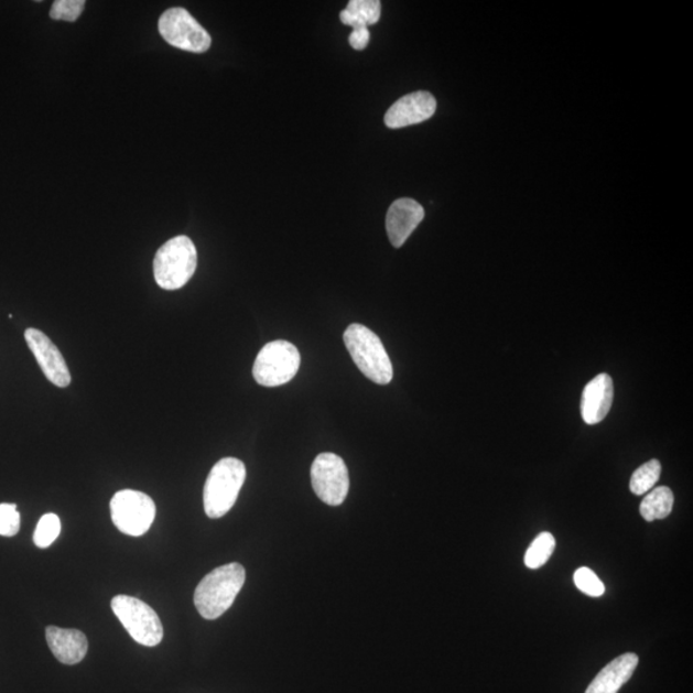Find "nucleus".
<instances>
[{"label":"nucleus","instance_id":"f257e3e1","mask_svg":"<svg viewBox=\"0 0 693 693\" xmlns=\"http://www.w3.org/2000/svg\"><path fill=\"white\" fill-rule=\"evenodd\" d=\"M246 582V570L238 563L216 567L202 580L194 592L202 618L215 620L227 613Z\"/></svg>","mask_w":693,"mask_h":693},{"label":"nucleus","instance_id":"f03ea898","mask_svg":"<svg viewBox=\"0 0 693 693\" xmlns=\"http://www.w3.org/2000/svg\"><path fill=\"white\" fill-rule=\"evenodd\" d=\"M345 344L357 368L373 383L387 386L393 379V366L376 333L361 324L349 325Z\"/></svg>","mask_w":693,"mask_h":693},{"label":"nucleus","instance_id":"7ed1b4c3","mask_svg":"<svg viewBox=\"0 0 693 693\" xmlns=\"http://www.w3.org/2000/svg\"><path fill=\"white\" fill-rule=\"evenodd\" d=\"M197 262V249L191 238L178 236L170 239L155 253V282L165 291L181 290L193 278Z\"/></svg>","mask_w":693,"mask_h":693},{"label":"nucleus","instance_id":"20e7f679","mask_svg":"<svg viewBox=\"0 0 693 693\" xmlns=\"http://www.w3.org/2000/svg\"><path fill=\"white\" fill-rule=\"evenodd\" d=\"M247 477L246 465L234 457L221 458L208 474L204 505L208 518L220 519L236 505Z\"/></svg>","mask_w":693,"mask_h":693},{"label":"nucleus","instance_id":"39448f33","mask_svg":"<svg viewBox=\"0 0 693 693\" xmlns=\"http://www.w3.org/2000/svg\"><path fill=\"white\" fill-rule=\"evenodd\" d=\"M300 365L297 347L286 340L270 342L256 358L253 377L262 387L283 386L297 376Z\"/></svg>","mask_w":693,"mask_h":693},{"label":"nucleus","instance_id":"423d86ee","mask_svg":"<svg viewBox=\"0 0 693 693\" xmlns=\"http://www.w3.org/2000/svg\"><path fill=\"white\" fill-rule=\"evenodd\" d=\"M112 610L136 642L154 648L162 642L163 627L158 613L142 599L119 595L112 598Z\"/></svg>","mask_w":693,"mask_h":693},{"label":"nucleus","instance_id":"0eeeda50","mask_svg":"<svg viewBox=\"0 0 693 693\" xmlns=\"http://www.w3.org/2000/svg\"><path fill=\"white\" fill-rule=\"evenodd\" d=\"M113 524L123 534L140 537L150 531L155 518L152 498L139 490L123 489L111 500Z\"/></svg>","mask_w":693,"mask_h":693},{"label":"nucleus","instance_id":"6e6552de","mask_svg":"<svg viewBox=\"0 0 693 693\" xmlns=\"http://www.w3.org/2000/svg\"><path fill=\"white\" fill-rule=\"evenodd\" d=\"M159 31L170 45L186 52L205 53L213 44L207 30L182 7L170 8L161 15Z\"/></svg>","mask_w":693,"mask_h":693},{"label":"nucleus","instance_id":"1a4fd4ad","mask_svg":"<svg viewBox=\"0 0 693 693\" xmlns=\"http://www.w3.org/2000/svg\"><path fill=\"white\" fill-rule=\"evenodd\" d=\"M311 483L324 503H344L349 490V475L344 458L331 453L318 455L311 466Z\"/></svg>","mask_w":693,"mask_h":693},{"label":"nucleus","instance_id":"9d476101","mask_svg":"<svg viewBox=\"0 0 693 693\" xmlns=\"http://www.w3.org/2000/svg\"><path fill=\"white\" fill-rule=\"evenodd\" d=\"M26 344L46 379L54 386L66 388L72 385V373L61 350L45 334L35 328L25 332Z\"/></svg>","mask_w":693,"mask_h":693},{"label":"nucleus","instance_id":"9b49d317","mask_svg":"<svg viewBox=\"0 0 693 693\" xmlns=\"http://www.w3.org/2000/svg\"><path fill=\"white\" fill-rule=\"evenodd\" d=\"M437 111V100L430 91H414L397 100L385 116L389 129H402L430 120Z\"/></svg>","mask_w":693,"mask_h":693},{"label":"nucleus","instance_id":"f8f14e48","mask_svg":"<svg viewBox=\"0 0 693 693\" xmlns=\"http://www.w3.org/2000/svg\"><path fill=\"white\" fill-rule=\"evenodd\" d=\"M425 212L415 199L401 198L389 207L386 219V228L389 240L396 248L404 245L411 234L424 220Z\"/></svg>","mask_w":693,"mask_h":693},{"label":"nucleus","instance_id":"ddd939ff","mask_svg":"<svg viewBox=\"0 0 693 693\" xmlns=\"http://www.w3.org/2000/svg\"><path fill=\"white\" fill-rule=\"evenodd\" d=\"M613 401V379L607 373H599L583 389L581 412L584 423L588 425L602 423L609 414Z\"/></svg>","mask_w":693,"mask_h":693},{"label":"nucleus","instance_id":"4468645a","mask_svg":"<svg viewBox=\"0 0 693 693\" xmlns=\"http://www.w3.org/2000/svg\"><path fill=\"white\" fill-rule=\"evenodd\" d=\"M45 638L54 658L62 664H79L87 657L88 638L82 630L51 626L45 629Z\"/></svg>","mask_w":693,"mask_h":693},{"label":"nucleus","instance_id":"2eb2a0df","mask_svg":"<svg viewBox=\"0 0 693 693\" xmlns=\"http://www.w3.org/2000/svg\"><path fill=\"white\" fill-rule=\"evenodd\" d=\"M638 661L640 659L632 652L614 659L596 675L586 693H618L634 675Z\"/></svg>","mask_w":693,"mask_h":693},{"label":"nucleus","instance_id":"dca6fc26","mask_svg":"<svg viewBox=\"0 0 693 693\" xmlns=\"http://www.w3.org/2000/svg\"><path fill=\"white\" fill-rule=\"evenodd\" d=\"M381 3L379 0H350L340 12V21L353 29L368 28L379 22Z\"/></svg>","mask_w":693,"mask_h":693},{"label":"nucleus","instance_id":"f3484780","mask_svg":"<svg viewBox=\"0 0 693 693\" xmlns=\"http://www.w3.org/2000/svg\"><path fill=\"white\" fill-rule=\"evenodd\" d=\"M674 495L671 488L658 487L646 495L640 506V512L646 521L665 519L671 516Z\"/></svg>","mask_w":693,"mask_h":693},{"label":"nucleus","instance_id":"a211bd4d","mask_svg":"<svg viewBox=\"0 0 693 693\" xmlns=\"http://www.w3.org/2000/svg\"><path fill=\"white\" fill-rule=\"evenodd\" d=\"M556 548L555 537L549 532H543L531 543L524 557L529 570H540L546 564Z\"/></svg>","mask_w":693,"mask_h":693},{"label":"nucleus","instance_id":"6ab92c4d","mask_svg":"<svg viewBox=\"0 0 693 693\" xmlns=\"http://www.w3.org/2000/svg\"><path fill=\"white\" fill-rule=\"evenodd\" d=\"M661 473V465L656 458L638 467L630 478L629 488L634 495L641 496L656 487Z\"/></svg>","mask_w":693,"mask_h":693},{"label":"nucleus","instance_id":"aec40b11","mask_svg":"<svg viewBox=\"0 0 693 693\" xmlns=\"http://www.w3.org/2000/svg\"><path fill=\"white\" fill-rule=\"evenodd\" d=\"M61 533V520L56 513H45L35 529L34 542L39 549L50 548Z\"/></svg>","mask_w":693,"mask_h":693},{"label":"nucleus","instance_id":"412c9836","mask_svg":"<svg viewBox=\"0 0 693 693\" xmlns=\"http://www.w3.org/2000/svg\"><path fill=\"white\" fill-rule=\"evenodd\" d=\"M574 583L583 594L591 597H599L604 595L605 586L602 580H599L595 572H592L589 567H580L574 573Z\"/></svg>","mask_w":693,"mask_h":693},{"label":"nucleus","instance_id":"4be33fe9","mask_svg":"<svg viewBox=\"0 0 693 693\" xmlns=\"http://www.w3.org/2000/svg\"><path fill=\"white\" fill-rule=\"evenodd\" d=\"M84 0H57L51 8V18L53 20H64L74 22L80 18L85 8Z\"/></svg>","mask_w":693,"mask_h":693},{"label":"nucleus","instance_id":"5701e85b","mask_svg":"<svg viewBox=\"0 0 693 693\" xmlns=\"http://www.w3.org/2000/svg\"><path fill=\"white\" fill-rule=\"evenodd\" d=\"M21 517L14 503H0V535L13 537L20 532Z\"/></svg>","mask_w":693,"mask_h":693},{"label":"nucleus","instance_id":"b1692460","mask_svg":"<svg viewBox=\"0 0 693 693\" xmlns=\"http://www.w3.org/2000/svg\"><path fill=\"white\" fill-rule=\"evenodd\" d=\"M348 42L355 51H364L370 42V33L368 28L354 29L349 35Z\"/></svg>","mask_w":693,"mask_h":693}]
</instances>
